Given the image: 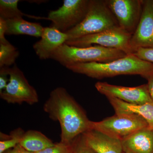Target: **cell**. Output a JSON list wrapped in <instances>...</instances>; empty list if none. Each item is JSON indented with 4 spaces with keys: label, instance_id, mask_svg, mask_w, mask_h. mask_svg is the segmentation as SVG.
<instances>
[{
    "label": "cell",
    "instance_id": "6da1fadb",
    "mask_svg": "<svg viewBox=\"0 0 153 153\" xmlns=\"http://www.w3.org/2000/svg\"><path fill=\"white\" fill-rule=\"evenodd\" d=\"M43 108L50 118L60 123L61 142L71 143L89 129L90 120L85 111L64 88L52 90Z\"/></svg>",
    "mask_w": 153,
    "mask_h": 153
},
{
    "label": "cell",
    "instance_id": "7a4b0ae2",
    "mask_svg": "<svg viewBox=\"0 0 153 153\" xmlns=\"http://www.w3.org/2000/svg\"><path fill=\"white\" fill-rule=\"evenodd\" d=\"M66 68L74 73L97 79L120 75H138L148 80L153 75V63L141 60L133 54L108 63H78Z\"/></svg>",
    "mask_w": 153,
    "mask_h": 153
},
{
    "label": "cell",
    "instance_id": "3957f363",
    "mask_svg": "<svg viewBox=\"0 0 153 153\" xmlns=\"http://www.w3.org/2000/svg\"><path fill=\"white\" fill-rule=\"evenodd\" d=\"M127 54L118 49L93 45L77 47L63 44L52 54L50 59L67 67L78 63H106L125 57Z\"/></svg>",
    "mask_w": 153,
    "mask_h": 153
},
{
    "label": "cell",
    "instance_id": "277c9868",
    "mask_svg": "<svg viewBox=\"0 0 153 153\" xmlns=\"http://www.w3.org/2000/svg\"><path fill=\"white\" fill-rule=\"evenodd\" d=\"M117 26H119L117 21L105 1L90 0L85 18L79 25L66 32L67 41L100 33Z\"/></svg>",
    "mask_w": 153,
    "mask_h": 153
},
{
    "label": "cell",
    "instance_id": "5b68a950",
    "mask_svg": "<svg viewBox=\"0 0 153 153\" xmlns=\"http://www.w3.org/2000/svg\"><path fill=\"white\" fill-rule=\"evenodd\" d=\"M148 128V124L138 115L115 114L99 122L90 121L89 129L95 130L107 135L122 140L142 129Z\"/></svg>",
    "mask_w": 153,
    "mask_h": 153
},
{
    "label": "cell",
    "instance_id": "8992f818",
    "mask_svg": "<svg viewBox=\"0 0 153 153\" xmlns=\"http://www.w3.org/2000/svg\"><path fill=\"white\" fill-rule=\"evenodd\" d=\"M131 36L119 26H117L100 33L68 40L65 44L81 48L98 45L121 50L128 55L133 54L130 46Z\"/></svg>",
    "mask_w": 153,
    "mask_h": 153
},
{
    "label": "cell",
    "instance_id": "52a82bcc",
    "mask_svg": "<svg viewBox=\"0 0 153 153\" xmlns=\"http://www.w3.org/2000/svg\"><path fill=\"white\" fill-rule=\"evenodd\" d=\"M90 0H64L57 10L50 11L45 19L51 21L50 27L66 33L84 19L88 10Z\"/></svg>",
    "mask_w": 153,
    "mask_h": 153
},
{
    "label": "cell",
    "instance_id": "ba28073f",
    "mask_svg": "<svg viewBox=\"0 0 153 153\" xmlns=\"http://www.w3.org/2000/svg\"><path fill=\"white\" fill-rule=\"evenodd\" d=\"M0 97L9 103L36 104L39 101L36 89L25 77L23 71L15 64L10 68V79Z\"/></svg>",
    "mask_w": 153,
    "mask_h": 153
},
{
    "label": "cell",
    "instance_id": "9c48e42d",
    "mask_svg": "<svg viewBox=\"0 0 153 153\" xmlns=\"http://www.w3.org/2000/svg\"><path fill=\"white\" fill-rule=\"evenodd\" d=\"M117 21L119 26L132 35L139 23L143 0H105Z\"/></svg>",
    "mask_w": 153,
    "mask_h": 153
},
{
    "label": "cell",
    "instance_id": "30bf717a",
    "mask_svg": "<svg viewBox=\"0 0 153 153\" xmlns=\"http://www.w3.org/2000/svg\"><path fill=\"white\" fill-rule=\"evenodd\" d=\"M95 87L99 92L107 98L118 99L130 104H142L153 102L149 93L147 84L129 87L98 82L96 83Z\"/></svg>",
    "mask_w": 153,
    "mask_h": 153
},
{
    "label": "cell",
    "instance_id": "8fae6325",
    "mask_svg": "<svg viewBox=\"0 0 153 153\" xmlns=\"http://www.w3.org/2000/svg\"><path fill=\"white\" fill-rule=\"evenodd\" d=\"M130 46L133 54L139 48H153V0H143L141 16Z\"/></svg>",
    "mask_w": 153,
    "mask_h": 153
},
{
    "label": "cell",
    "instance_id": "7c38bea8",
    "mask_svg": "<svg viewBox=\"0 0 153 153\" xmlns=\"http://www.w3.org/2000/svg\"><path fill=\"white\" fill-rule=\"evenodd\" d=\"M67 40L66 33L52 27H47L44 28L41 40L33 45V48L40 60H47L50 59L54 52Z\"/></svg>",
    "mask_w": 153,
    "mask_h": 153
},
{
    "label": "cell",
    "instance_id": "4fadbf2b",
    "mask_svg": "<svg viewBox=\"0 0 153 153\" xmlns=\"http://www.w3.org/2000/svg\"><path fill=\"white\" fill-rule=\"evenodd\" d=\"M86 144L95 153H123L121 140L111 137L95 130L82 134Z\"/></svg>",
    "mask_w": 153,
    "mask_h": 153
},
{
    "label": "cell",
    "instance_id": "5bb4252c",
    "mask_svg": "<svg viewBox=\"0 0 153 153\" xmlns=\"http://www.w3.org/2000/svg\"><path fill=\"white\" fill-rule=\"evenodd\" d=\"M124 152L153 153V131L142 129L121 140Z\"/></svg>",
    "mask_w": 153,
    "mask_h": 153
},
{
    "label": "cell",
    "instance_id": "9a60e30c",
    "mask_svg": "<svg viewBox=\"0 0 153 153\" xmlns=\"http://www.w3.org/2000/svg\"><path fill=\"white\" fill-rule=\"evenodd\" d=\"M107 98L114 109L115 114L138 115L147 122L148 128L153 131V102L142 104H133L117 98Z\"/></svg>",
    "mask_w": 153,
    "mask_h": 153
},
{
    "label": "cell",
    "instance_id": "2e32d148",
    "mask_svg": "<svg viewBox=\"0 0 153 153\" xmlns=\"http://www.w3.org/2000/svg\"><path fill=\"white\" fill-rule=\"evenodd\" d=\"M7 35H25L39 38L44 28L40 23L28 22L23 17L6 20Z\"/></svg>",
    "mask_w": 153,
    "mask_h": 153
},
{
    "label": "cell",
    "instance_id": "e0dca14e",
    "mask_svg": "<svg viewBox=\"0 0 153 153\" xmlns=\"http://www.w3.org/2000/svg\"><path fill=\"white\" fill-rule=\"evenodd\" d=\"M20 144L29 152L35 153L52 147L55 143L41 132L29 130L25 132Z\"/></svg>",
    "mask_w": 153,
    "mask_h": 153
},
{
    "label": "cell",
    "instance_id": "ac0fdd59",
    "mask_svg": "<svg viewBox=\"0 0 153 153\" xmlns=\"http://www.w3.org/2000/svg\"><path fill=\"white\" fill-rule=\"evenodd\" d=\"M19 0H1L0 1V18L5 20L27 16L35 19H40V17L25 15L18 8Z\"/></svg>",
    "mask_w": 153,
    "mask_h": 153
},
{
    "label": "cell",
    "instance_id": "d6986e66",
    "mask_svg": "<svg viewBox=\"0 0 153 153\" xmlns=\"http://www.w3.org/2000/svg\"><path fill=\"white\" fill-rule=\"evenodd\" d=\"M19 55L18 49L8 41L0 42V68L15 65Z\"/></svg>",
    "mask_w": 153,
    "mask_h": 153
},
{
    "label": "cell",
    "instance_id": "ffe728a7",
    "mask_svg": "<svg viewBox=\"0 0 153 153\" xmlns=\"http://www.w3.org/2000/svg\"><path fill=\"white\" fill-rule=\"evenodd\" d=\"M25 132L21 128L16 129L10 133L9 135H4V137L1 135L0 141V153L15 147L22 141V137Z\"/></svg>",
    "mask_w": 153,
    "mask_h": 153
},
{
    "label": "cell",
    "instance_id": "44dd1931",
    "mask_svg": "<svg viewBox=\"0 0 153 153\" xmlns=\"http://www.w3.org/2000/svg\"><path fill=\"white\" fill-rule=\"evenodd\" d=\"M74 141L66 144L61 142L55 143L54 146L44 150L35 153H74Z\"/></svg>",
    "mask_w": 153,
    "mask_h": 153
},
{
    "label": "cell",
    "instance_id": "7402d4cb",
    "mask_svg": "<svg viewBox=\"0 0 153 153\" xmlns=\"http://www.w3.org/2000/svg\"><path fill=\"white\" fill-rule=\"evenodd\" d=\"M74 153H95L85 143L82 134L74 140Z\"/></svg>",
    "mask_w": 153,
    "mask_h": 153
},
{
    "label": "cell",
    "instance_id": "603a6c76",
    "mask_svg": "<svg viewBox=\"0 0 153 153\" xmlns=\"http://www.w3.org/2000/svg\"><path fill=\"white\" fill-rule=\"evenodd\" d=\"M133 54L141 60L153 63V48H140Z\"/></svg>",
    "mask_w": 153,
    "mask_h": 153
},
{
    "label": "cell",
    "instance_id": "cb8c5ba5",
    "mask_svg": "<svg viewBox=\"0 0 153 153\" xmlns=\"http://www.w3.org/2000/svg\"><path fill=\"white\" fill-rule=\"evenodd\" d=\"M10 67L0 68V93L4 90L10 79Z\"/></svg>",
    "mask_w": 153,
    "mask_h": 153
},
{
    "label": "cell",
    "instance_id": "d4e9b609",
    "mask_svg": "<svg viewBox=\"0 0 153 153\" xmlns=\"http://www.w3.org/2000/svg\"><path fill=\"white\" fill-rule=\"evenodd\" d=\"M7 30L6 20L0 18V42H5L8 41L5 38Z\"/></svg>",
    "mask_w": 153,
    "mask_h": 153
},
{
    "label": "cell",
    "instance_id": "484cf974",
    "mask_svg": "<svg viewBox=\"0 0 153 153\" xmlns=\"http://www.w3.org/2000/svg\"><path fill=\"white\" fill-rule=\"evenodd\" d=\"M3 153H33L29 152L22 147L20 144L17 145L15 147L8 150Z\"/></svg>",
    "mask_w": 153,
    "mask_h": 153
},
{
    "label": "cell",
    "instance_id": "4316f807",
    "mask_svg": "<svg viewBox=\"0 0 153 153\" xmlns=\"http://www.w3.org/2000/svg\"><path fill=\"white\" fill-rule=\"evenodd\" d=\"M147 85L149 93L153 101V75L148 79Z\"/></svg>",
    "mask_w": 153,
    "mask_h": 153
},
{
    "label": "cell",
    "instance_id": "83f0119b",
    "mask_svg": "<svg viewBox=\"0 0 153 153\" xmlns=\"http://www.w3.org/2000/svg\"><path fill=\"white\" fill-rule=\"evenodd\" d=\"M123 153H128L123 152Z\"/></svg>",
    "mask_w": 153,
    "mask_h": 153
}]
</instances>
